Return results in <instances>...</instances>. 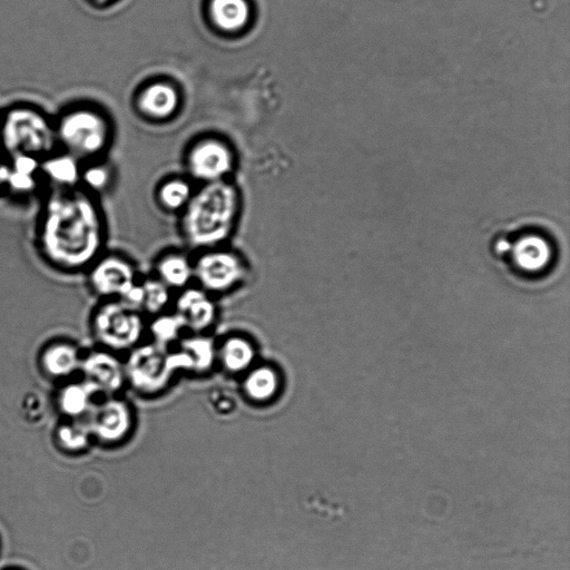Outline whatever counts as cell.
I'll return each instance as SVG.
<instances>
[{"label":"cell","mask_w":570,"mask_h":570,"mask_svg":"<svg viewBox=\"0 0 570 570\" xmlns=\"http://www.w3.org/2000/svg\"><path fill=\"white\" fill-rule=\"evenodd\" d=\"M101 199L82 188L48 190L35 225V248L49 269L84 274L107 251Z\"/></svg>","instance_id":"cell-1"},{"label":"cell","mask_w":570,"mask_h":570,"mask_svg":"<svg viewBox=\"0 0 570 570\" xmlns=\"http://www.w3.org/2000/svg\"><path fill=\"white\" fill-rule=\"evenodd\" d=\"M243 193L235 180L196 186L193 198L179 215V231L192 252L229 245L239 229Z\"/></svg>","instance_id":"cell-2"},{"label":"cell","mask_w":570,"mask_h":570,"mask_svg":"<svg viewBox=\"0 0 570 570\" xmlns=\"http://www.w3.org/2000/svg\"><path fill=\"white\" fill-rule=\"evenodd\" d=\"M490 250L510 272L522 278L542 277L552 269L555 259L552 240L532 226L497 233Z\"/></svg>","instance_id":"cell-3"},{"label":"cell","mask_w":570,"mask_h":570,"mask_svg":"<svg viewBox=\"0 0 570 570\" xmlns=\"http://www.w3.org/2000/svg\"><path fill=\"white\" fill-rule=\"evenodd\" d=\"M56 150L55 123L34 108H13L0 120V151L7 159L26 155L42 161Z\"/></svg>","instance_id":"cell-4"},{"label":"cell","mask_w":570,"mask_h":570,"mask_svg":"<svg viewBox=\"0 0 570 570\" xmlns=\"http://www.w3.org/2000/svg\"><path fill=\"white\" fill-rule=\"evenodd\" d=\"M58 150L83 164L107 159L113 144L111 125L103 115L88 108L64 114L55 123Z\"/></svg>","instance_id":"cell-5"},{"label":"cell","mask_w":570,"mask_h":570,"mask_svg":"<svg viewBox=\"0 0 570 570\" xmlns=\"http://www.w3.org/2000/svg\"><path fill=\"white\" fill-rule=\"evenodd\" d=\"M95 340L111 352H130L144 342L147 318L120 300L98 301L90 314Z\"/></svg>","instance_id":"cell-6"},{"label":"cell","mask_w":570,"mask_h":570,"mask_svg":"<svg viewBox=\"0 0 570 570\" xmlns=\"http://www.w3.org/2000/svg\"><path fill=\"white\" fill-rule=\"evenodd\" d=\"M194 284L215 299L239 291L251 278L247 258L229 245L193 253Z\"/></svg>","instance_id":"cell-7"},{"label":"cell","mask_w":570,"mask_h":570,"mask_svg":"<svg viewBox=\"0 0 570 570\" xmlns=\"http://www.w3.org/2000/svg\"><path fill=\"white\" fill-rule=\"evenodd\" d=\"M183 167L184 175L195 185L230 181L238 171L239 155L229 142L206 136L185 150Z\"/></svg>","instance_id":"cell-8"},{"label":"cell","mask_w":570,"mask_h":570,"mask_svg":"<svg viewBox=\"0 0 570 570\" xmlns=\"http://www.w3.org/2000/svg\"><path fill=\"white\" fill-rule=\"evenodd\" d=\"M84 274L98 301L123 300L142 278L129 255L114 251L104 252Z\"/></svg>","instance_id":"cell-9"},{"label":"cell","mask_w":570,"mask_h":570,"mask_svg":"<svg viewBox=\"0 0 570 570\" xmlns=\"http://www.w3.org/2000/svg\"><path fill=\"white\" fill-rule=\"evenodd\" d=\"M172 310L182 318L188 333H210L220 318L218 299L195 284L175 293Z\"/></svg>","instance_id":"cell-10"},{"label":"cell","mask_w":570,"mask_h":570,"mask_svg":"<svg viewBox=\"0 0 570 570\" xmlns=\"http://www.w3.org/2000/svg\"><path fill=\"white\" fill-rule=\"evenodd\" d=\"M7 160L4 196L22 201L33 198L44 184L41 160L26 155L11 157Z\"/></svg>","instance_id":"cell-11"},{"label":"cell","mask_w":570,"mask_h":570,"mask_svg":"<svg viewBox=\"0 0 570 570\" xmlns=\"http://www.w3.org/2000/svg\"><path fill=\"white\" fill-rule=\"evenodd\" d=\"M133 427V414L129 406L121 400H108L95 408L90 430L108 442L120 441Z\"/></svg>","instance_id":"cell-12"},{"label":"cell","mask_w":570,"mask_h":570,"mask_svg":"<svg viewBox=\"0 0 570 570\" xmlns=\"http://www.w3.org/2000/svg\"><path fill=\"white\" fill-rule=\"evenodd\" d=\"M153 277L174 293L194 284L193 253L170 249L157 255L153 262Z\"/></svg>","instance_id":"cell-13"},{"label":"cell","mask_w":570,"mask_h":570,"mask_svg":"<svg viewBox=\"0 0 570 570\" xmlns=\"http://www.w3.org/2000/svg\"><path fill=\"white\" fill-rule=\"evenodd\" d=\"M258 347L247 334L230 333L216 343V362L232 375H240L257 365Z\"/></svg>","instance_id":"cell-14"},{"label":"cell","mask_w":570,"mask_h":570,"mask_svg":"<svg viewBox=\"0 0 570 570\" xmlns=\"http://www.w3.org/2000/svg\"><path fill=\"white\" fill-rule=\"evenodd\" d=\"M83 163L74 156L56 150L41 161V174L49 190L80 188Z\"/></svg>","instance_id":"cell-15"},{"label":"cell","mask_w":570,"mask_h":570,"mask_svg":"<svg viewBox=\"0 0 570 570\" xmlns=\"http://www.w3.org/2000/svg\"><path fill=\"white\" fill-rule=\"evenodd\" d=\"M81 366L97 389L113 392L121 388L125 370L114 352L105 349L93 351L82 360Z\"/></svg>","instance_id":"cell-16"},{"label":"cell","mask_w":570,"mask_h":570,"mask_svg":"<svg viewBox=\"0 0 570 570\" xmlns=\"http://www.w3.org/2000/svg\"><path fill=\"white\" fill-rule=\"evenodd\" d=\"M196 186L186 175H171L157 184L154 198L161 211L180 215L191 202Z\"/></svg>","instance_id":"cell-17"},{"label":"cell","mask_w":570,"mask_h":570,"mask_svg":"<svg viewBox=\"0 0 570 570\" xmlns=\"http://www.w3.org/2000/svg\"><path fill=\"white\" fill-rule=\"evenodd\" d=\"M244 375V395L255 404H268L278 396L281 376L277 368L271 365H254Z\"/></svg>","instance_id":"cell-18"},{"label":"cell","mask_w":570,"mask_h":570,"mask_svg":"<svg viewBox=\"0 0 570 570\" xmlns=\"http://www.w3.org/2000/svg\"><path fill=\"white\" fill-rule=\"evenodd\" d=\"M188 333L184 321L174 310L166 311L147 319V334L151 337V342L165 350H170Z\"/></svg>","instance_id":"cell-19"},{"label":"cell","mask_w":570,"mask_h":570,"mask_svg":"<svg viewBox=\"0 0 570 570\" xmlns=\"http://www.w3.org/2000/svg\"><path fill=\"white\" fill-rule=\"evenodd\" d=\"M178 94L172 87L156 84L149 88L141 97L142 112L154 120H166L178 110Z\"/></svg>","instance_id":"cell-20"},{"label":"cell","mask_w":570,"mask_h":570,"mask_svg":"<svg viewBox=\"0 0 570 570\" xmlns=\"http://www.w3.org/2000/svg\"><path fill=\"white\" fill-rule=\"evenodd\" d=\"M80 352L71 342L57 341L51 343L42 355L44 368L54 376L70 375L81 366Z\"/></svg>","instance_id":"cell-21"},{"label":"cell","mask_w":570,"mask_h":570,"mask_svg":"<svg viewBox=\"0 0 570 570\" xmlns=\"http://www.w3.org/2000/svg\"><path fill=\"white\" fill-rule=\"evenodd\" d=\"M116 181L114 165L107 159L83 164L80 188L101 199L113 189Z\"/></svg>","instance_id":"cell-22"},{"label":"cell","mask_w":570,"mask_h":570,"mask_svg":"<svg viewBox=\"0 0 570 570\" xmlns=\"http://www.w3.org/2000/svg\"><path fill=\"white\" fill-rule=\"evenodd\" d=\"M216 343L210 333H186L178 347L190 357L193 370L205 371L216 362Z\"/></svg>","instance_id":"cell-23"},{"label":"cell","mask_w":570,"mask_h":570,"mask_svg":"<svg viewBox=\"0 0 570 570\" xmlns=\"http://www.w3.org/2000/svg\"><path fill=\"white\" fill-rule=\"evenodd\" d=\"M143 300L141 312L147 319L172 310L175 293L153 275L142 277Z\"/></svg>","instance_id":"cell-24"},{"label":"cell","mask_w":570,"mask_h":570,"mask_svg":"<svg viewBox=\"0 0 570 570\" xmlns=\"http://www.w3.org/2000/svg\"><path fill=\"white\" fill-rule=\"evenodd\" d=\"M212 16L224 31H238L249 19V6L245 0H213Z\"/></svg>","instance_id":"cell-25"},{"label":"cell","mask_w":570,"mask_h":570,"mask_svg":"<svg viewBox=\"0 0 570 570\" xmlns=\"http://www.w3.org/2000/svg\"><path fill=\"white\" fill-rule=\"evenodd\" d=\"M95 390L98 389L92 383L67 388L62 396L63 409L68 415H82L90 407Z\"/></svg>","instance_id":"cell-26"},{"label":"cell","mask_w":570,"mask_h":570,"mask_svg":"<svg viewBox=\"0 0 570 570\" xmlns=\"http://www.w3.org/2000/svg\"><path fill=\"white\" fill-rule=\"evenodd\" d=\"M90 432V428L84 426L64 427L60 430V439L66 448L80 450L86 446Z\"/></svg>","instance_id":"cell-27"},{"label":"cell","mask_w":570,"mask_h":570,"mask_svg":"<svg viewBox=\"0 0 570 570\" xmlns=\"http://www.w3.org/2000/svg\"><path fill=\"white\" fill-rule=\"evenodd\" d=\"M212 407L220 415H229L235 408V401L232 396L223 391L214 392L211 396Z\"/></svg>","instance_id":"cell-28"},{"label":"cell","mask_w":570,"mask_h":570,"mask_svg":"<svg viewBox=\"0 0 570 570\" xmlns=\"http://www.w3.org/2000/svg\"><path fill=\"white\" fill-rule=\"evenodd\" d=\"M7 157L0 151V196H4V183L7 173Z\"/></svg>","instance_id":"cell-29"},{"label":"cell","mask_w":570,"mask_h":570,"mask_svg":"<svg viewBox=\"0 0 570 570\" xmlns=\"http://www.w3.org/2000/svg\"><path fill=\"white\" fill-rule=\"evenodd\" d=\"M98 2H106V0H98Z\"/></svg>","instance_id":"cell-30"}]
</instances>
